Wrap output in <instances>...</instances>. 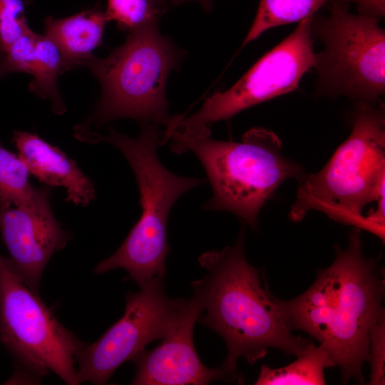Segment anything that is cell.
Wrapping results in <instances>:
<instances>
[{
	"label": "cell",
	"mask_w": 385,
	"mask_h": 385,
	"mask_svg": "<svg viewBox=\"0 0 385 385\" xmlns=\"http://www.w3.org/2000/svg\"><path fill=\"white\" fill-rule=\"evenodd\" d=\"M107 22L105 11L93 7L65 18L48 16L43 23L45 35L58 46L69 71L80 66L101 46Z\"/></svg>",
	"instance_id": "cell-14"
},
{
	"label": "cell",
	"mask_w": 385,
	"mask_h": 385,
	"mask_svg": "<svg viewBox=\"0 0 385 385\" xmlns=\"http://www.w3.org/2000/svg\"><path fill=\"white\" fill-rule=\"evenodd\" d=\"M176 153L191 150L202 163L213 195L205 210H225L254 229L258 215L279 185L289 178L301 180L302 168L282 154V141L272 130L254 128L242 141L204 138H170Z\"/></svg>",
	"instance_id": "cell-5"
},
{
	"label": "cell",
	"mask_w": 385,
	"mask_h": 385,
	"mask_svg": "<svg viewBox=\"0 0 385 385\" xmlns=\"http://www.w3.org/2000/svg\"><path fill=\"white\" fill-rule=\"evenodd\" d=\"M140 135L132 138L111 128L108 135L90 129L81 140L111 143L125 156L138 184L142 213L120 247L93 269L96 274L122 268L130 279L143 287L155 278L165 277L169 252L167 223L173 205L185 192L203 185L205 180L186 178L168 170L157 156L160 133L158 125L141 123Z\"/></svg>",
	"instance_id": "cell-3"
},
{
	"label": "cell",
	"mask_w": 385,
	"mask_h": 385,
	"mask_svg": "<svg viewBox=\"0 0 385 385\" xmlns=\"http://www.w3.org/2000/svg\"><path fill=\"white\" fill-rule=\"evenodd\" d=\"M29 173L18 155L0 144V202L6 205L34 207L50 191L37 188L29 181Z\"/></svg>",
	"instance_id": "cell-17"
},
{
	"label": "cell",
	"mask_w": 385,
	"mask_h": 385,
	"mask_svg": "<svg viewBox=\"0 0 385 385\" xmlns=\"http://www.w3.org/2000/svg\"><path fill=\"white\" fill-rule=\"evenodd\" d=\"M167 0H107L104 11L108 21L118 29L132 31L150 24H158Z\"/></svg>",
	"instance_id": "cell-19"
},
{
	"label": "cell",
	"mask_w": 385,
	"mask_h": 385,
	"mask_svg": "<svg viewBox=\"0 0 385 385\" xmlns=\"http://www.w3.org/2000/svg\"><path fill=\"white\" fill-rule=\"evenodd\" d=\"M361 230L353 227L345 249L334 245V262L319 270L308 289L289 300L276 297L289 329L307 333L327 349L343 384H364L369 329L385 314L384 279L375 260L363 254Z\"/></svg>",
	"instance_id": "cell-1"
},
{
	"label": "cell",
	"mask_w": 385,
	"mask_h": 385,
	"mask_svg": "<svg viewBox=\"0 0 385 385\" xmlns=\"http://www.w3.org/2000/svg\"><path fill=\"white\" fill-rule=\"evenodd\" d=\"M13 140L29 174L49 187L65 188L67 201L86 206L96 198L91 180L58 148L26 131H14Z\"/></svg>",
	"instance_id": "cell-13"
},
{
	"label": "cell",
	"mask_w": 385,
	"mask_h": 385,
	"mask_svg": "<svg viewBox=\"0 0 385 385\" xmlns=\"http://www.w3.org/2000/svg\"><path fill=\"white\" fill-rule=\"evenodd\" d=\"M168 1H170L172 4H175V5L180 4L182 3L187 2V1H198L199 3H200L205 9H210L213 0H168Z\"/></svg>",
	"instance_id": "cell-24"
},
{
	"label": "cell",
	"mask_w": 385,
	"mask_h": 385,
	"mask_svg": "<svg viewBox=\"0 0 385 385\" xmlns=\"http://www.w3.org/2000/svg\"><path fill=\"white\" fill-rule=\"evenodd\" d=\"M202 310L201 301L192 291L176 327L156 347L143 350L130 361L135 373L134 385H205L213 381L234 382L220 365L205 366L195 351L193 329Z\"/></svg>",
	"instance_id": "cell-12"
},
{
	"label": "cell",
	"mask_w": 385,
	"mask_h": 385,
	"mask_svg": "<svg viewBox=\"0 0 385 385\" xmlns=\"http://www.w3.org/2000/svg\"><path fill=\"white\" fill-rule=\"evenodd\" d=\"M379 19L348 11L333 1L330 15L313 17L312 33L323 49L315 53L317 91L355 103L381 102L385 93V31Z\"/></svg>",
	"instance_id": "cell-7"
},
{
	"label": "cell",
	"mask_w": 385,
	"mask_h": 385,
	"mask_svg": "<svg viewBox=\"0 0 385 385\" xmlns=\"http://www.w3.org/2000/svg\"><path fill=\"white\" fill-rule=\"evenodd\" d=\"M0 232L14 272L39 294V283L50 258L70 240L54 217L49 193L34 207L0 202Z\"/></svg>",
	"instance_id": "cell-11"
},
{
	"label": "cell",
	"mask_w": 385,
	"mask_h": 385,
	"mask_svg": "<svg viewBox=\"0 0 385 385\" xmlns=\"http://www.w3.org/2000/svg\"><path fill=\"white\" fill-rule=\"evenodd\" d=\"M245 237L242 227L233 246L202 253L198 261L207 272L191 284L202 304L197 322L223 339L227 354L221 366L238 382L240 358L253 365L269 349L297 356L311 342L286 324L263 273L246 260Z\"/></svg>",
	"instance_id": "cell-2"
},
{
	"label": "cell",
	"mask_w": 385,
	"mask_h": 385,
	"mask_svg": "<svg viewBox=\"0 0 385 385\" xmlns=\"http://www.w3.org/2000/svg\"><path fill=\"white\" fill-rule=\"evenodd\" d=\"M312 16L299 22L282 42L264 55L232 87L209 97L192 115L173 117L163 136L210 137L211 125L238 113L296 90L315 66Z\"/></svg>",
	"instance_id": "cell-9"
},
{
	"label": "cell",
	"mask_w": 385,
	"mask_h": 385,
	"mask_svg": "<svg viewBox=\"0 0 385 385\" xmlns=\"http://www.w3.org/2000/svg\"><path fill=\"white\" fill-rule=\"evenodd\" d=\"M36 35L29 29L0 54V78L16 72L31 75Z\"/></svg>",
	"instance_id": "cell-20"
},
{
	"label": "cell",
	"mask_w": 385,
	"mask_h": 385,
	"mask_svg": "<svg viewBox=\"0 0 385 385\" xmlns=\"http://www.w3.org/2000/svg\"><path fill=\"white\" fill-rule=\"evenodd\" d=\"M292 363L278 369L264 364L261 366L256 385H324V371L336 366L327 349L312 341Z\"/></svg>",
	"instance_id": "cell-15"
},
{
	"label": "cell",
	"mask_w": 385,
	"mask_h": 385,
	"mask_svg": "<svg viewBox=\"0 0 385 385\" xmlns=\"http://www.w3.org/2000/svg\"><path fill=\"white\" fill-rule=\"evenodd\" d=\"M68 71L62 52L46 35H36L35 56L29 90L38 96L48 99L57 114L66 111V106L57 86L58 76Z\"/></svg>",
	"instance_id": "cell-16"
},
{
	"label": "cell",
	"mask_w": 385,
	"mask_h": 385,
	"mask_svg": "<svg viewBox=\"0 0 385 385\" xmlns=\"http://www.w3.org/2000/svg\"><path fill=\"white\" fill-rule=\"evenodd\" d=\"M327 0H261L242 46L257 38L267 30L302 21L320 9Z\"/></svg>",
	"instance_id": "cell-18"
},
{
	"label": "cell",
	"mask_w": 385,
	"mask_h": 385,
	"mask_svg": "<svg viewBox=\"0 0 385 385\" xmlns=\"http://www.w3.org/2000/svg\"><path fill=\"white\" fill-rule=\"evenodd\" d=\"M185 52L163 36L158 24L129 32L125 41L105 58L92 55L80 66L98 79L101 97L89 123L102 125L119 118H133L166 125V84Z\"/></svg>",
	"instance_id": "cell-6"
},
{
	"label": "cell",
	"mask_w": 385,
	"mask_h": 385,
	"mask_svg": "<svg viewBox=\"0 0 385 385\" xmlns=\"http://www.w3.org/2000/svg\"><path fill=\"white\" fill-rule=\"evenodd\" d=\"M344 4L349 2L357 5L359 14L380 19L384 16V0H337Z\"/></svg>",
	"instance_id": "cell-23"
},
{
	"label": "cell",
	"mask_w": 385,
	"mask_h": 385,
	"mask_svg": "<svg viewBox=\"0 0 385 385\" xmlns=\"http://www.w3.org/2000/svg\"><path fill=\"white\" fill-rule=\"evenodd\" d=\"M26 6L24 0H0V54L30 29Z\"/></svg>",
	"instance_id": "cell-21"
},
{
	"label": "cell",
	"mask_w": 385,
	"mask_h": 385,
	"mask_svg": "<svg viewBox=\"0 0 385 385\" xmlns=\"http://www.w3.org/2000/svg\"><path fill=\"white\" fill-rule=\"evenodd\" d=\"M384 106L381 102L355 103L349 136L324 168L300 180L289 217L299 222L317 210L376 235L363 212L369 204L384 201Z\"/></svg>",
	"instance_id": "cell-4"
},
{
	"label": "cell",
	"mask_w": 385,
	"mask_h": 385,
	"mask_svg": "<svg viewBox=\"0 0 385 385\" xmlns=\"http://www.w3.org/2000/svg\"><path fill=\"white\" fill-rule=\"evenodd\" d=\"M0 342L31 381L52 371L66 384H78L74 364L85 343L58 322L1 254Z\"/></svg>",
	"instance_id": "cell-8"
},
{
	"label": "cell",
	"mask_w": 385,
	"mask_h": 385,
	"mask_svg": "<svg viewBox=\"0 0 385 385\" xmlns=\"http://www.w3.org/2000/svg\"><path fill=\"white\" fill-rule=\"evenodd\" d=\"M163 280L155 278L140 291L128 293L123 316L97 341L80 348L76 356L78 384H106L123 363L173 331L185 312L188 297L170 298Z\"/></svg>",
	"instance_id": "cell-10"
},
{
	"label": "cell",
	"mask_w": 385,
	"mask_h": 385,
	"mask_svg": "<svg viewBox=\"0 0 385 385\" xmlns=\"http://www.w3.org/2000/svg\"><path fill=\"white\" fill-rule=\"evenodd\" d=\"M371 385L385 384V314L372 324L369 332V361Z\"/></svg>",
	"instance_id": "cell-22"
}]
</instances>
